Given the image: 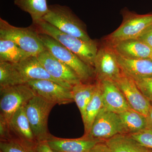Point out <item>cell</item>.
Wrapping results in <instances>:
<instances>
[{
  "label": "cell",
  "mask_w": 152,
  "mask_h": 152,
  "mask_svg": "<svg viewBox=\"0 0 152 152\" xmlns=\"http://www.w3.org/2000/svg\"><path fill=\"white\" fill-rule=\"evenodd\" d=\"M114 82L121 91L131 108L147 117L151 104L134 80L122 73L119 78Z\"/></svg>",
  "instance_id": "13"
},
{
  "label": "cell",
  "mask_w": 152,
  "mask_h": 152,
  "mask_svg": "<svg viewBox=\"0 0 152 152\" xmlns=\"http://www.w3.org/2000/svg\"><path fill=\"white\" fill-rule=\"evenodd\" d=\"M0 152H1V151H0Z\"/></svg>",
  "instance_id": "33"
},
{
  "label": "cell",
  "mask_w": 152,
  "mask_h": 152,
  "mask_svg": "<svg viewBox=\"0 0 152 152\" xmlns=\"http://www.w3.org/2000/svg\"><path fill=\"white\" fill-rule=\"evenodd\" d=\"M102 141L85 137L77 139H64L52 135L47 141L53 152H88L96 144Z\"/></svg>",
  "instance_id": "15"
},
{
  "label": "cell",
  "mask_w": 152,
  "mask_h": 152,
  "mask_svg": "<svg viewBox=\"0 0 152 152\" xmlns=\"http://www.w3.org/2000/svg\"><path fill=\"white\" fill-rule=\"evenodd\" d=\"M142 94L152 106V77L134 80Z\"/></svg>",
  "instance_id": "28"
},
{
  "label": "cell",
  "mask_w": 152,
  "mask_h": 152,
  "mask_svg": "<svg viewBox=\"0 0 152 152\" xmlns=\"http://www.w3.org/2000/svg\"><path fill=\"white\" fill-rule=\"evenodd\" d=\"M31 56L12 41L0 38V61L18 64Z\"/></svg>",
  "instance_id": "25"
},
{
  "label": "cell",
  "mask_w": 152,
  "mask_h": 152,
  "mask_svg": "<svg viewBox=\"0 0 152 152\" xmlns=\"http://www.w3.org/2000/svg\"><path fill=\"white\" fill-rule=\"evenodd\" d=\"M39 36L47 50L72 68L82 83H93V80L96 79L94 68L84 62L77 55L50 36L42 33H39Z\"/></svg>",
  "instance_id": "3"
},
{
  "label": "cell",
  "mask_w": 152,
  "mask_h": 152,
  "mask_svg": "<svg viewBox=\"0 0 152 152\" xmlns=\"http://www.w3.org/2000/svg\"><path fill=\"white\" fill-rule=\"evenodd\" d=\"M37 57L48 73L59 81L72 86L81 83L78 76L72 68L47 50L39 54Z\"/></svg>",
  "instance_id": "11"
},
{
  "label": "cell",
  "mask_w": 152,
  "mask_h": 152,
  "mask_svg": "<svg viewBox=\"0 0 152 152\" xmlns=\"http://www.w3.org/2000/svg\"><path fill=\"white\" fill-rule=\"evenodd\" d=\"M42 20L68 34L85 41L93 40L84 23L67 6L57 4L49 6L48 12Z\"/></svg>",
  "instance_id": "2"
},
{
  "label": "cell",
  "mask_w": 152,
  "mask_h": 152,
  "mask_svg": "<svg viewBox=\"0 0 152 152\" xmlns=\"http://www.w3.org/2000/svg\"><path fill=\"white\" fill-rule=\"evenodd\" d=\"M105 142L111 152H152L127 134H118Z\"/></svg>",
  "instance_id": "19"
},
{
  "label": "cell",
  "mask_w": 152,
  "mask_h": 152,
  "mask_svg": "<svg viewBox=\"0 0 152 152\" xmlns=\"http://www.w3.org/2000/svg\"><path fill=\"white\" fill-rule=\"evenodd\" d=\"M143 146L152 150V130L147 128L138 132L129 134Z\"/></svg>",
  "instance_id": "27"
},
{
  "label": "cell",
  "mask_w": 152,
  "mask_h": 152,
  "mask_svg": "<svg viewBox=\"0 0 152 152\" xmlns=\"http://www.w3.org/2000/svg\"><path fill=\"white\" fill-rule=\"evenodd\" d=\"M0 38L12 41L31 56L37 57L46 50L33 25L26 28L17 27L1 18Z\"/></svg>",
  "instance_id": "4"
},
{
  "label": "cell",
  "mask_w": 152,
  "mask_h": 152,
  "mask_svg": "<svg viewBox=\"0 0 152 152\" xmlns=\"http://www.w3.org/2000/svg\"><path fill=\"white\" fill-rule=\"evenodd\" d=\"M18 64L26 80L27 83L33 80H49L66 88H72V86L59 81L52 77L42 65L37 57L30 56L18 63Z\"/></svg>",
  "instance_id": "18"
},
{
  "label": "cell",
  "mask_w": 152,
  "mask_h": 152,
  "mask_svg": "<svg viewBox=\"0 0 152 152\" xmlns=\"http://www.w3.org/2000/svg\"><path fill=\"white\" fill-rule=\"evenodd\" d=\"M147 118L148 120V128L152 130V106L150 107Z\"/></svg>",
  "instance_id": "32"
},
{
  "label": "cell",
  "mask_w": 152,
  "mask_h": 152,
  "mask_svg": "<svg viewBox=\"0 0 152 152\" xmlns=\"http://www.w3.org/2000/svg\"><path fill=\"white\" fill-rule=\"evenodd\" d=\"M35 96L26 84L0 89V121L9 124L16 112Z\"/></svg>",
  "instance_id": "7"
},
{
  "label": "cell",
  "mask_w": 152,
  "mask_h": 152,
  "mask_svg": "<svg viewBox=\"0 0 152 152\" xmlns=\"http://www.w3.org/2000/svg\"><path fill=\"white\" fill-rule=\"evenodd\" d=\"M26 83L18 64L0 61V89Z\"/></svg>",
  "instance_id": "20"
},
{
  "label": "cell",
  "mask_w": 152,
  "mask_h": 152,
  "mask_svg": "<svg viewBox=\"0 0 152 152\" xmlns=\"http://www.w3.org/2000/svg\"><path fill=\"white\" fill-rule=\"evenodd\" d=\"M117 54V60L122 73L133 80L152 77L151 59L127 58Z\"/></svg>",
  "instance_id": "17"
},
{
  "label": "cell",
  "mask_w": 152,
  "mask_h": 152,
  "mask_svg": "<svg viewBox=\"0 0 152 152\" xmlns=\"http://www.w3.org/2000/svg\"><path fill=\"white\" fill-rule=\"evenodd\" d=\"M118 115L122 124L124 134H134L148 128L147 117L133 109H129Z\"/></svg>",
  "instance_id": "22"
},
{
  "label": "cell",
  "mask_w": 152,
  "mask_h": 152,
  "mask_svg": "<svg viewBox=\"0 0 152 152\" xmlns=\"http://www.w3.org/2000/svg\"><path fill=\"white\" fill-rule=\"evenodd\" d=\"M35 95L55 104H66L74 102L72 89L49 80H33L26 83Z\"/></svg>",
  "instance_id": "10"
},
{
  "label": "cell",
  "mask_w": 152,
  "mask_h": 152,
  "mask_svg": "<svg viewBox=\"0 0 152 152\" xmlns=\"http://www.w3.org/2000/svg\"><path fill=\"white\" fill-rule=\"evenodd\" d=\"M123 21L119 27L104 39L113 45L129 39H137L152 26V13L139 15L127 10L122 12Z\"/></svg>",
  "instance_id": "5"
},
{
  "label": "cell",
  "mask_w": 152,
  "mask_h": 152,
  "mask_svg": "<svg viewBox=\"0 0 152 152\" xmlns=\"http://www.w3.org/2000/svg\"><path fill=\"white\" fill-rule=\"evenodd\" d=\"M111 46L117 54L124 58L152 59V48L139 39L125 40Z\"/></svg>",
  "instance_id": "16"
},
{
  "label": "cell",
  "mask_w": 152,
  "mask_h": 152,
  "mask_svg": "<svg viewBox=\"0 0 152 152\" xmlns=\"http://www.w3.org/2000/svg\"><path fill=\"white\" fill-rule=\"evenodd\" d=\"M33 25L38 32L53 38L77 55L84 62L94 68L95 58L99 49L96 41H85L68 34L42 20Z\"/></svg>",
  "instance_id": "1"
},
{
  "label": "cell",
  "mask_w": 152,
  "mask_h": 152,
  "mask_svg": "<svg viewBox=\"0 0 152 152\" xmlns=\"http://www.w3.org/2000/svg\"><path fill=\"white\" fill-rule=\"evenodd\" d=\"M94 69L96 80H116L121 75L116 53L111 46L105 43L99 48L95 58Z\"/></svg>",
  "instance_id": "9"
},
{
  "label": "cell",
  "mask_w": 152,
  "mask_h": 152,
  "mask_svg": "<svg viewBox=\"0 0 152 152\" xmlns=\"http://www.w3.org/2000/svg\"><path fill=\"white\" fill-rule=\"evenodd\" d=\"M99 82L104 108L117 114L131 109L122 92L115 82L110 80Z\"/></svg>",
  "instance_id": "14"
},
{
  "label": "cell",
  "mask_w": 152,
  "mask_h": 152,
  "mask_svg": "<svg viewBox=\"0 0 152 152\" xmlns=\"http://www.w3.org/2000/svg\"><path fill=\"white\" fill-rule=\"evenodd\" d=\"M124 134L118 114L103 107L96 117L89 133L85 137L105 142L118 134Z\"/></svg>",
  "instance_id": "8"
},
{
  "label": "cell",
  "mask_w": 152,
  "mask_h": 152,
  "mask_svg": "<svg viewBox=\"0 0 152 152\" xmlns=\"http://www.w3.org/2000/svg\"><path fill=\"white\" fill-rule=\"evenodd\" d=\"M137 39L142 41L152 48V26Z\"/></svg>",
  "instance_id": "29"
},
{
  "label": "cell",
  "mask_w": 152,
  "mask_h": 152,
  "mask_svg": "<svg viewBox=\"0 0 152 152\" xmlns=\"http://www.w3.org/2000/svg\"><path fill=\"white\" fill-rule=\"evenodd\" d=\"M55 105L35 95L25 106V113L38 143L47 142L52 135L48 129V119Z\"/></svg>",
  "instance_id": "6"
},
{
  "label": "cell",
  "mask_w": 152,
  "mask_h": 152,
  "mask_svg": "<svg viewBox=\"0 0 152 152\" xmlns=\"http://www.w3.org/2000/svg\"><path fill=\"white\" fill-rule=\"evenodd\" d=\"M37 150L38 152H53L49 146L47 142L38 143Z\"/></svg>",
  "instance_id": "31"
},
{
  "label": "cell",
  "mask_w": 152,
  "mask_h": 152,
  "mask_svg": "<svg viewBox=\"0 0 152 152\" xmlns=\"http://www.w3.org/2000/svg\"><path fill=\"white\" fill-rule=\"evenodd\" d=\"M24 107L17 111L10 120L8 140H13L26 146L37 149L38 143L28 121Z\"/></svg>",
  "instance_id": "12"
},
{
  "label": "cell",
  "mask_w": 152,
  "mask_h": 152,
  "mask_svg": "<svg viewBox=\"0 0 152 152\" xmlns=\"http://www.w3.org/2000/svg\"></svg>",
  "instance_id": "34"
},
{
  "label": "cell",
  "mask_w": 152,
  "mask_h": 152,
  "mask_svg": "<svg viewBox=\"0 0 152 152\" xmlns=\"http://www.w3.org/2000/svg\"><path fill=\"white\" fill-rule=\"evenodd\" d=\"M88 152H111L105 142H98Z\"/></svg>",
  "instance_id": "30"
},
{
  "label": "cell",
  "mask_w": 152,
  "mask_h": 152,
  "mask_svg": "<svg viewBox=\"0 0 152 152\" xmlns=\"http://www.w3.org/2000/svg\"><path fill=\"white\" fill-rule=\"evenodd\" d=\"M0 151L1 152H38L37 149L23 145L13 140H0Z\"/></svg>",
  "instance_id": "26"
},
{
  "label": "cell",
  "mask_w": 152,
  "mask_h": 152,
  "mask_svg": "<svg viewBox=\"0 0 152 152\" xmlns=\"http://www.w3.org/2000/svg\"><path fill=\"white\" fill-rule=\"evenodd\" d=\"M97 82L96 89L86 108L84 118L83 120L84 126V134L83 136L84 137H86L89 134L96 117L101 109L104 107L100 84L99 82Z\"/></svg>",
  "instance_id": "23"
},
{
  "label": "cell",
  "mask_w": 152,
  "mask_h": 152,
  "mask_svg": "<svg viewBox=\"0 0 152 152\" xmlns=\"http://www.w3.org/2000/svg\"><path fill=\"white\" fill-rule=\"evenodd\" d=\"M14 4L22 10L30 14L33 24L42 20L49 11L47 0H14Z\"/></svg>",
  "instance_id": "24"
},
{
  "label": "cell",
  "mask_w": 152,
  "mask_h": 152,
  "mask_svg": "<svg viewBox=\"0 0 152 152\" xmlns=\"http://www.w3.org/2000/svg\"><path fill=\"white\" fill-rule=\"evenodd\" d=\"M97 86V81L96 80L94 83L81 82L72 87V95L74 102L78 108L83 120L84 118L86 108L91 100Z\"/></svg>",
  "instance_id": "21"
}]
</instances>
